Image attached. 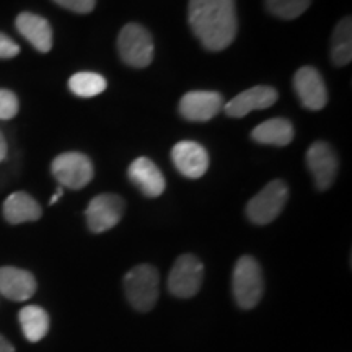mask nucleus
Returning <instances> with one entry per match:
<instances>
[{
	"mask_svg": "<svg viewBox=\"0 0 352 352\" xmlns=\"http://www.w3.org/2000/svg\"><path fill=\"white\" fill-rule=\"evenodd\" d=\"M188 21L206 50H226L239 32L235 0H189Z\"/></svg>",
	"mask_w": 352,
	"mask_h": 352,
	"instance_id": "f257e3e1",
	"label": "nucleus"
},
{
	"mask_svg": "<svg viewBox=\"0 0 352 352\" xmlns=\"http://www.w3.org/2000/svg\"><path fill=\"white\" fill-rule=\"evenodd\" d=\"M235 300L243 310H252L259 303L264 292V279L259 263L253 256H241L235 264L232 277Z\"/></svg>",
	"mask_w": 352,
	"mask_h": 352,
	"instance_id": "f03ea898",
	"label": "nucleus"
},
{
	"mask_svg": "<svg viewBox=\"0 0 352 352\" xmlns=\"http://www.w3.org/2000/svg\"><path fill=\"white\" fill-rule=\"evenodd\" d=\"M126 297L138 311H151L158 300L160 277L151 264L132 267L124 277Z\"/></svg>",
	"mask_w": 352,
	"mask_h": 352,
	"instance_id": "7ed1b4c3",
	"label": "nucleus"
},
{
	"mask_svg": "<svg viewBox=\"0 0 352 352\" xmlns=\"http://www.w3.org/2000/svg\"><path fill=\"white\" fill-rule=\"evenodd\" d=\"M289 199V188L283 179L267 183L246 206V215L256 226H267L279 217Z\"/></svg>",
	"mask_w": 352,
	"mask_h": 352,
	"instance_id": "20e7f679",
	"label": "nucleus"
},
{
	"mask_svg": "<svg viewBox=\"0 0 352 352\" xmlns=\"http://www.w3.org/2000/svg\"><path fill=\"white\" fill-rule=\"evenodd\" d=\"M118 51L127 65L144 69L153 59L152 34L139 23H127L118 36Z\"/></svg>",
	"mask_w": 352,
	"mask_h": 352,
	"instance_id": "39448f33",
	"label": "nucleus"
},
{
	"mask_svg": "<svg viewBox=\"0 0 352 352\" xmlns=\"http://www.w3.org/2000/svg\"><path fill=\"white\" fill-rule=\"evenodd\" d=\"M51 171L60 186L82 189L94 179V164L80 152H64L52 160Z\"/></svg>",
	"mask_w": 352,
	"mask_h": 352,
	"instance_id": "423d86ee",
	"label": "nucleus"
},
{
	"mask_svg": "<svg viewBox=\"0 0 352 352\" xmlns=\"http://www.w3.org/2000/svg\"><path fill=\"white\" fill-rule=\"evenodd\" d=\"M204 279V264L195 254H182L168 276V290L178 298H191L199 292Z\"/></svg>",
	"mask_w": 352,
	"mask_h": 352,
	"instance_id": "0eeeda50",
	"label": "nucleus"
},
{
	"mask_svg": "<svg viewBox=\"0 0 352 352\" xmlns=\"http://www.w3.org/2000/svg\"><path fill=\"white\" fill-rule=\"evenodd\" d=\"M126 210V202L118 195H98L90 201L85 210L87 226L94 233L111 230L121 222Z\"/></svg>",
	"mask_w": 352,
	"mask_h": 352,
	"instance_id": "6e6552de",
	"label": "nucleus"
},
{
	"mask_svg": "<svg viewBox=\"0 0 352 352\" xmlns=\"http://www.w3.org/2000/svg\"><path fill=\"white\" fill-rule=\"evenodd\" d=\"M307 166L314 176L315 186L320 191H327L331 186L338 176V168H340V162H338L336 152L328 142L318 140V142L311 144V147L307 152Z\"/></svg>",
	"mask_w": 352,
	"mask_h": 352,
	"instance_id": "1a4fd4ad",
	"label": "nucleus"
},
{
	"mask_svg": "<svg viewBox=\"0 0 352 352\" xmlns=\"http://www.w3.org/2000/svg\"><path fill=\"white\" fill-rule=\"evenodd\" d=\"M294 88L302 107L310 111H320L328 103V90L323 77L315 67H302L294 77Z\"/></svg>",
	"mask_w": 352,
	"mask_h": 352,
	"instance_id": "9d476101",
	"label": "nucleus"
},
{
	"mask_svg": "<svg viewBox=\"0 0 352 352\" xmlns=\"http://www.w3.org/2000/svg\"><path fill=\"white\" fill-rule=\"evenodd\" d=\"M171 160L184 178L197 179L209 168V153L195 140H182L171 151Z\"/></svg>",
	"mask_w": 352,
	"mask_h": 352,
	"instance_id": "9b49d317",
	"label": "nucleus"
},
{
	"mask_svg": "<svg viewBox=\"0 0 352 352\" xmlns=\"http://www.w3.org/2000/svg\"><path fill=\"white\" fill-rule=\"evenodd\" d=\"M223 104V96L217 91H189L179 101V114L188 121L206 122L217 116Z\"/></svg>",
	"mask_w": 352,
	"mask_h": 352,
	"instance_id": "f8f14e48",
	"label": "nucleus"
},
{
	"mask_svg": "<svg viewBox=\"0 0 352 352\" xmlns=\"http://www.w3.org/2000/svg\"><path fill=\"white\" fill-rule=\"evenodd\" d=\"M276 88L267 85H258L241 91L235 98L223 104V109L230 118H243L256 109H266L277 101Z\"/></svg>",
	"mask_w": 352,
	"mask_h": 352,
	"instance_id": "ddd939ff",
	"label": "nucleus"
},
{
	"mask_svg": "<svg viewBox=\"0 0 352 352\" xmlns=\"http://www.w3.org/2000/svg\"><path fill=\"white\" fill-rule=\"evenodd\" d=\"M127 176L147 197H158L164 195L166 188L164 173L151 158H135L127 170Z\"/></svg>",
	"mask_w": 352,
	"mask_h": 352,
	"instance_id": "4468645a",
	"label": "nucleus"
},
{
	"mask_svg": "<svg viewBox=\"0 0 352 352\" xmlns=\"http://www.w3.org/2000/svg\"><path fill=\"white\" fill-rule=\"evenodd\" d=\"M36 292V279L20 267H0V294L13 302H25Z\"/></svg>",
	"mask_w": 352,
	"mask_h": 352,
	"instance_id": "2eb2a0df",
	"label": "nucleus"
},
{
	"mask_svg": "<svg viewBox=\"0 0 352 352\" xmlns=\"http://www.w3.org/2000/svg\"><path fill=\"white\" fill-rule=\"evenodd\" d=\"M16 30L21 36L32 43L34 50L39 52H50L52 47V28L50 21L36 13L23 12L16 16Z\"/></svg>",
	"mask_w": 352,
	"mask_h": 352,
	"instance_id": "dca6fc26",
	"label": "nucleus"
},
{
	"mask_svg": "<svg viewBox=\"0 0 352 352\" xmlns=\"http://www.w3.org/2000/svg\"><path fill=\"white\" fill-rule=\"evenodd\" d=\"M2 212L8 223L19 226V223L25 222H36V220L41 219L43 209L34 197L26 195L23 191H16L8 196L3 202Z\"/></svg>",
	"mask_w": 352,
	"mask_h": 352,
	"instance_id": "f3484780",
	"label": "nucleus"
},
{
	"mask_svg": "<svg viewBox=\"0 0 352 352\" xmlns=\"http://www.w3.org/2000/svg\"><path fill=\"white\" fill-rule=\"evenodd\" d=\"M294 131L292 122L284 118H272L261 122L256 126L252 132V139L254 142L263 145H276V147H284L289 145L294 140Z\"/></svg>",
	"mask_w": 352,
	"mask_h": 352,
	"instance_id": "a211bd4d",
	"label": "nucleus"
},
{
	"mask_svg": "<svg viewBox=\"0 0 352 352\" xmlns=\"http://www.w3.org/2000/svg\"><path fill=\"white\" fill-rule=\"evenodd\" d=\"M20 327L30 342H38L50 331V315L38 305L23 307L19 314Z\"/></svg>",
	"mask_w": 352,
	"mask_h": 352,
	"instance_id": "6ab92c4d",
	"label": "nucleus"
},
{
	"mask_svg": "<svg viewBox=\"0 0 352 352\" xmlns=\"http://www.w3.org/2000/svg\"><path fill=\"white\" fill-rule=\"evenodd\" d=\"M352 57V23L351 16L342 19L331 36V59L338 67L347 65Z\"/></svg>",
	"mask_w": 352,
	"mask_h": 352,
	"instance_id": "aec40b11",
	"label": "nucleus"
},
{
	"mask_svg": "<svg viewBox=\"0 0 352 352\" xmlns=\"http://www.w3.org/2000/svg\"><path fill=\"white\" fill-rule=\"evenodd\" d=\"M69 88L80 98H94L107 90V78L96 72H77L70 77Z\"/></svg>",
	"mask_w": 352,
	"mask_h": 352,
	"instance_id": "412c9836",
	"label": "nucleus"
},
{
	"mask_svg": "<svg viewBox=\"0 0 352 352\" xmlns=\"http://www.w3.org/2000/svg\"><path fill=\"white\" fill-rule=\"evenodd\" d=\"M311 0H266L267 12L283 20H294L307 12Z\"/></svg>",
	"mask_w": 352,
	"mask_h": 352,
	"instance_id": "4be33fe9",
	"label": "nucleus"
},
{
	"mask_svg": "<svg viewBox=\"0 0 352 352\" xmlns=\"http://www.w3.org/2000/svg\"><path fill=\"white\" fill-rule=\"evenodd\" d=\"M20 103L16 95L10 90H3L0 88V120L7 121L16 116L19 113Z\"/></svg>",
	"mask_w": 352,
	"mask_h": 352,
	"instance_id": "5701e85b",
	"label": "nucleus"
},
{
	"mask_svg": "<svg viewBox=\"0 0 352 352\" xmlns=\"http://www.w3.org/2000/svg\"><path fill=\"white\" fill-rule=\"evenodd\" d=\"M57 6L76 13H90L95 8L96 0H54Z\"/></svg>",
	"mask_w": 352,
	"mask_h": 352,
	"instance_id": "b1692460",
	"label": "nucleus"
},
{
	"mask_svg": "<svg viewBox=\"0 0 352 352\" xmlns=\"http://www.w3.org/2000/svg\"><path fill=\"white\" fill-rule=\"evenodd\" d=\"M20 54V46L8 38L7 34L0 33V59H12Z\"/></svg>",
	"mask_w": 352,
	"mask_h": 352,
	"instance_id": "393cba45",
	"label": "nucleus"
},
{
	"mask_svg": "<svg viewBox=\"0 0 352 352\" xmlns=\"http://www.w3.org/2000/svg\"><path fill=\"white\" fill-rule=\"evenodd\" d=\"M0 352H15V347H13L12 342L7 338H3L2 334H0Z\"/></svg>",
	"mask_w": 352,
	"mask_h": 352,
	"instance_id": "a878e982",
	"label": "nucleus"
},
{
	"mask_svg": "<svg viewBox=\"0 0 352 352\" xmlns=\"http://www.w3.org/2000/svg\"><path fill=\"white\" fill-rule=\"evenodd\" d=\"M7 151H8L7 140H6V138H3L2 132H0V164H2V162L7 158Z\"/></svg>",
	"mask_w": 352,
	"mask_h": 352,
	"instance_id": "bb28decb",
	"label": "nucleus"
},
{
	"mask_svg": "<svg viewBox=\"0 0 352 352\" xmlns=\"http://www.w3.org/2000/svg\"><path fill=\"white\" fill-rule=\"evenodd\" d=\"M63 195H64V191H63V188H59V189H57V192H56V195H54V196H52V197H51V201H50V204H56V202H57V201H59V199H60V197H63Z\"/></svg>",
	"mask_w": 352,
	"mask_h": 352,
	"instance_id": "cd10ccee",
	"label": "nucleus"
}]
</instances>
